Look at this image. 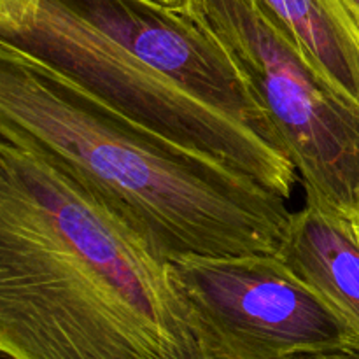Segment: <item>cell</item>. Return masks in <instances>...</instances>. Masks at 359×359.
Returning <instances> with one entry per match:
<instances>
[{"mask_svg": "<svg viewBox=\"0 0 359 359\" xmlns=\"http://www.w3.org/2000/svg\"><path fill=\"white\" fill-rule=\"evenodd\" d=\"M279 130L305 196L339 210L359 202V109L309 63L256 0H189Z\"/></svg>", "mask_w": 359, "mask_h": 359, "instance_id": "277c9868", "label": "cell"}, {"mask_svg": "<svg viewBox=\"0 0 359 359\" xmlns=\"http://www.w3.org/2000/svg\"><path fill=\"white\" fill-rule=\"evenodd\" d=\"M347 7H349V11L353 13V16L356 18L358 23H359V0H346Z\"/></svg>", "mask_w": 359, "mask_h": 359, "instance_id": "30bf717a", "label": "cell"}, {"mask_svg": "<svg viewBox=\"0 0 359 359\" xmlns=\"http://www.w3.org/2000/svg\"><path fill=\"white\" fill-rule=\"evenodd\" d=\"M0 42L286 200L300 181L231 56L186 9L158 0H0Z\"/></svg>", "mask_w": 359, "mask_h": 359, "instance_id": "3957f363", "label": "cell"}, {"mask_svg": "<svg viewBox=\"0 0 359 359\" xmlns=\"http://www.w3.org/2000/svg\"><path fill=\"white\" fill-rule=\"evenodd\" d=\"M158 2L165 4V6L175 7V9H186V7H188L189 0H158Z\"/></svg>", "mask_w": 359, "mask_h": 359, "instance_id": "9c48e42d", "label": "cell"}, {"mask_svg": "<svg viewBox=\"0 0 359 359\" xmlns=\"http://www.w3.org/2000/svg\"><path fill=\"white\" fill-rule=\"evenodd\" d=\"M287 359H359V351L337 349V351H326V353L302 354V356H293Z\"/></svg>", "mask_w": 359, "mask_h": 359, "instance_id": "ba28073f", "label": "cell"}, {"mask_svg": "<svg viewBox=\"0 0 359 359\" xmlns=\"http://www.w3.org/2000/svg\"><path fill=\"white\" fill-rule=\"evenodd\" d=\"M319 76L359 109V23L346 0H256Z\"/></svg>", "mask_w": 359, "mask_h": 359, "instance_id": "52a82bcc", "label": "cell"}, {"mask_svg": "<svg viewBox=\"0 0 359 359\" xmlns=\"http://www.w3.org/2000/svg\"><path fill=\"white\" fill-rule=\"evenodd\" d=\"M0 139L4 356L210 359L170 263L37 147Z\"/></svg>", "mask_w": 359, "mask_h": 359, "instance_id": "6da1fadb", "label": "cell"}, {"mask_svg": "<svg viewBox=\"0 0 359 359\" xmlns=\"http://www.w3.org/2000/svg\"><path fill=\"white\" fill-rule=\"evenodd\" d=\"M305 280L344 325L349 349L359 351V219L305 196L304 209L291 214L276 252Z\"/></svg>", "mask_w": 359, "mask_h": 359, "instance_id": "8992f818", "label": "cell"}, {"mask_svg": "<svg viewBox=\"0 0 359 359\" xmlns=\"http://www.w3.org/2000/svg\"><path fill=\"white\" fill-rule=\"evenodd\" d=\"M210 359H287L349 349L325 300L277 255L170 262Z\"/></svg>", "mask_w": 359, "mask_h": 359, "instance_id": "5b68a950", "label": "cell"}, {"mask_svg": "<svg viewBox=\"0 0 359 359\" xmlns=\"http://www.w3.org/2000/svg\"><path fill=\"white\" fill-rule=\"evenodd\" d=\"M0 132L37 147L161 259L276 255L284 196L105 104L0 42Z\"/></svg>", "mask_w": 359, "mask_h": 359, "instance_id": "7a4b0ae2", "label": "cell"}, {"mask_svg": "<svg viewBox=\"0 0 359 359\" xmlns=\"http://www.w3.org/2000/svg\"><path fill=\"white\" fill-rule=\"evenodd\" d=\"M354 212H356V216H358V219H359V202H358V205H356V209H354Z\"/></svg>", "mask_w": 359, "mask_h": 359, "instance_id": "8fae6325", "label": "cell"}]
</instances>
